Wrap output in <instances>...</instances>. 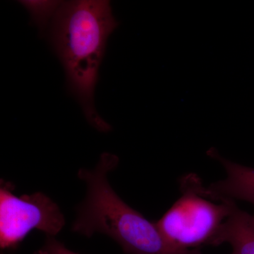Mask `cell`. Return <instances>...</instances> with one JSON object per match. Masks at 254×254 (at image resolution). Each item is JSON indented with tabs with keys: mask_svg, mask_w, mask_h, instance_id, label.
Returning a JSON list of instances; mask_svg holds the SVG:
<instances>
[{
	"mask_svg": "<svg viewBox=\"0 0 254 254\" xmlns=\"http://www.w3.org/2000/svg\"><path fill=\"white\" fill-rule=\"evenodd\" d=\"M13 187L1 182L0 188V247L15 249L28 233L38 230L54 237L65 225L58 205L41 192L18 197Z\"/></svg>",
	"mask_w": 254,
	"mask_h": 254,
	"instance_id": "cell-4",
	"label": "cell"
},
{
	"mask_svg": "<svg viewBox=\"0 0 254 254\" xmlns=\"http://www.w3.org/2000/svg\"><path fill=\"white\" fill-rule=\"evenodd\" d=\"M110 1H63L46 33L63 65L66 87L81 106L88 123L98 131L111 126L97 112L95 90L108 41L118 27Z\"/></svg>",
	"mask_w": 254,
	"mask_h": 254,
	"instance_id": "cell-1",
	"label": "cell"
},
{
	"mask_svg": "<svg viewBox=\"0 0 254 254\" xmlns=\"http://www.w3.org/2000/svg\"></svg>",
	"mask_w": 254,
	"mask_h": 254,
	"instance_id": "cell-10",
	"label": "cell"
},
{
	"mask_svg": "<svg viewBox=\"0 0 254 254\" xmlns=\"http://www.w3.org/2000/svg\"><path fill=\"white\" fill-rule=\"evenodd\" d=\"M119 163L117 155L104 153L93 170L80 169L78 176L86 182V199L78 209L73 231L86 237L95 232L108 235L128 254H200L169 243L156 223L127 205L112 188L108 174Z\"/></svg>",
	"mask_w": 254,
	"mask_h": 254,
	"instance_id": "cell-2",
	"label": "cell"
},
{
	"mask_svg": "<svg viewBox=\"0 0 254 254\" xmlns=\"http://www.w3.org/2000/svg\"><path fill=\"white\" fill-rule=\"evenodd\" d=\"M182 195L156 222L169 243L184 250L211 245L222 224L237 205L235 200L217 195L194 174L180 181Z\"/></svg>",
	"mask_w": 254,
	"mask_h": 254,
	"instance_id": "cell-3",
	"label": "cell"
},
{
	"mask_svg": "<svg viewBox=\"0 0 254 254\" xmlns=\"http://www.w3.org/2000/svg\"><path fill=\"white\" fill-rule=\"evenodd\" d=\"M252 220H253V222H254V215H252Z\"/></svg>",
	"mask_w": 254,
	"mask_h": 254,
	"instance_id": "cell-9",
	"label": "cell"
},
{
	"mask_svg": "<svg viewBox=\"0 0 254 254\" xmlns=\"http://www.w3.org/2000/svg\"><path fill=\"white\" fill-rule=\"evenodd\" d=\"M208 155L220 162L227 173L225 180L212 184L209 190L215 194L254 205V168L234 163L214 149L208 150Z\"/></svg>",
	"mask_w": 254,
	"mask_h": 254,
	"instance_id": "cell-5",
	"label": "cell"
},
{
	"mask_svg": "<svg viewBox=\"0 0 254 254\" xmlns=\"http://www.w3.org/2000/svg\"><path fill=\"white\" fill-rule=\"evenodd\" d=\"M228 243L233 254H254V222L252 215L238 207L222 224L211 245Z\"/></svg>",
	"mask_w": 254,
	"mask_h": 254,
	"instance_id": "cell-6",
	"label": "cell"
},
{
	"mask_svg": "<svg viewBox=\"0 0 254 254\" xmlns=\"http://www.w3.org/2000/svg\"><path fill=\"white\" fill-rule=\"evenodd\" d=\"M35 254H78L66 248L63 243L55 239L48 237L45 245Z\"/></svg>",
	"mask_w": 254,
	"mask_h": 254,
	"instance_id": "cell-8",
	"label": "cell"
},
{
	"mask_svg": "<svg viewBox=\"0 0 254 254\" xmlns=\"http://www.w3.org/2000/svg\"><path fill=\"white\" fill-rule=\"evenodd\" d=\"M18 2L27 10L32 24L38 28L39 34L45 36L63 1L21 0Z\"/></svg>",
	"mask_w": 254,
	"mask_h": 254,
	"instance_id": "cell-7",
	"label": "cell"
}]
</instances>
